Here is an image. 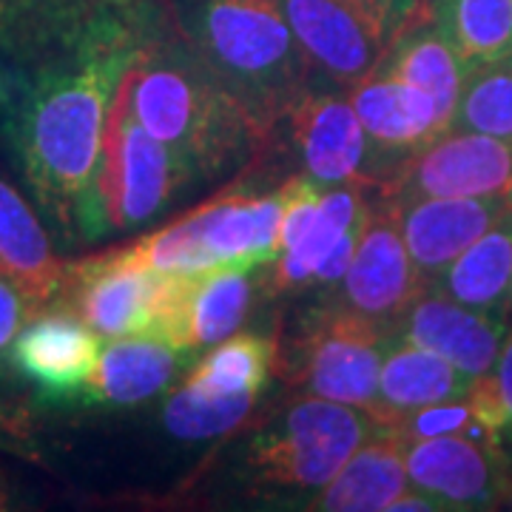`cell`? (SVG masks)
Here are the masks:
<instances>
[{
	"label": "cell",
	"instance_id": "obj_31",
	"mask_svg": "<svg viewBox=\"0 0 512 512\" xmlns=\"http://www.w3.org/2000/svg\"><path fill=\"white\" fill-rule=\"evenodd\" d=\"M464 399L470 404L473 416L495 439L512 436V328L504 336L493 370L476 376Z\"/></svg>",
	"mask_w": 512,
	"mask_h": 512
},
{
	"label": "cell",
	"instance_id": "obj_5",
	"mask_svg": "<svg viewBox=\"0 0 512 512\" xmlns=\"http://www.w3.org/2000/svg\"><path fill=\"white\" fill-rule=\"evenodd\" d=\"M194 183H200L197 174L134 117L126 86L120 83L109 114L103 160V202L111 231L143 228Z\"/></svg>",
	"mask_w": 512,
	"mask_h": 512
},
{
	"label": "cell",
	"instance_id": "obj_23",
	"mask_svg": "<svg viewBox=\"0 0 512 512\" xmlns=\"http://www.w3.org/2000/svg\"><path fill=\"white\" fill-rule=\"evenodd\" d=\"M473 311L507 313L512 288V197L504 214L430 285Z\"/></svg>",
	"mask_w": 512,
	"mask_h": 512
},
{
	"label": "cell",
	"instance_id": "obj_9",
	"mask_svg": "<svg viewBox=\"0 0 512 512\" xmlns=\"http://www.w3.org/2000/svg\"><path fill=\"white\" fill-rule=\"evenodd\" d=\"M251 271L242 265H214L197 274L168 276L151 336L180 353L228 339L254 299Z\"/></svg>",
	"mask_w": 512,
	"mask_h": 512
},
{
	"label": "cell",
	"instance_id": "obj_25",
	"mask_svg": "<svg viewBox=\"0 0 512 512\" xmlns=\"http://www.w3.org/2000/svg\"><path fill=\"white\" fill-rule=\"evenodd\" d=\"M427 9L467 69L512 55V0H427Z\"/></svg>",
	"mask_w": 512,
	"mask_h": 512
},
{
	"label": "cell",
	"instance_id": "obj_32",
	"mask_svg": "<svg viewBox=\"0 0 512 512\" xmlns=\"http://www.w3.org/2000/svg\"><path fill=\"white\" fill-rule=\"evenodd\" d=\"M348 3L382 35L387 46H393V40L404 29L430 15L427 0H348Z\"/></svg>",
	"mask_w": 512,
	"mask_h": 512
},
{
	"label": "cell",
	"instance_id": "obj_13",
	"mask_svg": "<svg viewBox=\"0 0 512 512\" xmlns=\"http://www.w3.org/2000/svg\"><path fill=\"white\" fill-rule=\"evenodd\" d=\"M404 464L410 487L436 498L441 510H487L507 490L498 447L467 436L404 441Z\"/></svg>",
	"mask_w": 512,
	"mask_h": 512
},
{
	"label": "cell",
	"instance_id": "obj_10",
	"mask_svg": "<svg viewBox=\"0 0 512 512\" xmlns=\"http://www.w3.org/2000/svg\"><path fill=\"white\" fill-rule=\"evenodd\" d=\"M285 120L305 174L319 185L379 183L376 160L362 120L350 97L333 92H308L296 100Z\"/></svg>",
	"mask_w": 512,
	"mask_h": 512
},
{
	"label": "cell",
	"instance_id": "obj_34",
	"mask_svg": "<svg viewBox=\"0 0 512 512\" xmlns=\"http://www.w3.org/2000/svg\"><path fill=\"white\" fill-rule=\"evenodd\" d=\"M3 507H6V495L0 493V510H3Z\"/></svg>",
	"mask_w": 512,
	"mask_h": 512
},
{
	"label": "cell",
	"instance_id": "obj_19",
	"mask_svg": "<svg viewBox=\"0 0 512 512\" xmlns=\"http://www.w3.org/2000/svg\"><path fill=\"white\" fill-rule=\"evenodd\" d=\"M214 265L259 268L282 254V194L231 191L194 211Z\"/></svg>",
	"mask_w": 512,
	"mask_h": 512
},
{
	"label": "cell",
	"instance_id": "obj_24",
	"mask_svg": "<svg viewBox=\"0 0 512 512\" xmlns=\"http://www.w3.org/2000/svg\"><path fill=\"white\" fill-rule=\"evenodd\" d=\"M379 69L424 89L436 100L441 117L450 128L458 97H461V86L467 77V66L458 60L456 52L450 49V43L433 26L430 15L421 18L419 23H413L410 29H404L402 35L393 40V46L387 49Z\"/></svg>",
	"mask_w": 512,
	"mask_h": 512
},
{
	"label": "cell",
	"instance_id": "obj_35",
	"mask_svg": "<svg viewBox=\"0 0 512 512\" xmlns=\"http://www.w3.org/2000/svg\"><path fill=\"white\" fill-rule=\"evenodd\" d=\"M510 197H512V191H510ZM510 305H512V288H510Z\"/></svg>",
	"mask_w": 512,
	"mask_h": 512
},
{
	"label": "cell",
	"instance_id": "obj_6",
	"mask_svg": "<svg viewBox=\"0 0 512 512\" xmlns=\"http://www.w3.org/2000/svg\"><path fill=\"white\" fill-rule=\"evenodd\" d=\"M313 319L316 322L299 342L296 379L305 384L308 396L373 413L379 399V370L396 330L342 302Z\"/></svg>",
	"mask_w": 512,
	"mask_h": 512
},
{
	"label": "cell",
	"instance_id": "obj_29",
	"mask_svg": "<svg viewBox=\"0 0 512 512\" xmlns=\"http://www.w3.org/2000/svg\"><path fill=\"white\" fill-rule=\"evenodd\" d=\"M259 393H234V396H208L191 387H180L165 404L163 421L171 436L185 441L214 439L231 433L251 416Z\"/></svg>",
	"mask_w": 512,
	"mask_h": 512
},
{
	"label": "cell",
	"instance_id": "obj_3",
	"mask_svg": "<svg viewBox=\"0 0 512 512\" xmlns=\"http://www.w3.org/2000/svg\"><path fill=\"white\" fill-rule=\"evenodd\" d=\"M177 35L268 137L311 89L285 0H165Z\"/></svg>",
	"mask_w": 512,
	"mask_h": 512
},
{
	"label": "cell",
	"instance_id": "obj_11",
	"mask_svg": "<svg viewBox=\"0 0 512 512\" xmlns=\"http://www.w3.org/2000/svg\"><path fill=\"white\" fill-rule=\"evenodd\" d=\"M427 288L430 285L407 251L390 205L379 214L370 211L348 274L342 276L339 302L396 330L404 311Z\"/></svg>",
	"mask_w": 512,
	"mask_h": 512
},
{
	"label": "cell",
	"instance_id": "obj_26",
	"mask_svg": "<svg viewBox=\"0 0 512 512\" xmlns=\"http://www.w3.org/2000/svg\"><path fill=\"white\" fill-rule=\"evenodd\" d=\"M367 214H370V208L359 197L356 185L322 188L319 220L313 222V228L296 248L279 254V259L271 262V279H274L276 291H293V288L311 285L322 259L336 248V242L345 237L350 225L367 217Z\"/></svg>",
	"mask_w": 512,
	"mask_h": 512
},
{
	"label": "cell",
	"instance_id": "obj_22",
	"mask_svg": "<svg viewBox=\"0 0 512 512\" xmlns=\"http://www.w3.org/2000/svg\"><path fill=\"white\" fill-rule=\"evenodd\" d=\"M180 362V350L157 336H120L103 345L83 396L103 404H140L163 393Z\"/></svg>",
	"mask_w": 512,
	"mask_h": 512
},
{
	"label": "cell",
	"instance_id": "obj_17",
	"mask_svg": "<svg viewBox=\"0 0 512 512\" xmlns=\"http://www.w3.org/2000/svg\"><path fill=\"white\" fill-rule=\"evenodd\" d=\"M100 350L103 339L72 308L55 305L35 313V319L20 328L9 356L37 387L55 396H72L86 390Z\"/></svg>",
	"mask_w": 512,
	"mask_h": 512
},
{
	"label": "cell",
	"instance_id": "obj_33",
	"mask_svg": "<svg viewBox=\"0 0 512 512\" xmlns=\"http://www.w3.org/2000/svg\"><path fill=\"white\" fill-rule=\"evenodd\" d=\"M26 311H29V305H26L23 293L9 279L0 276V353L12 348L15 336L23 328Z\"/></svg>",
	"mask_w": 512,
	"mask_h": 512
},
{
	"label": "cell",
	"instance_id": "obj_7",
	"mask_svg": "<svg viewBox=\"0 0 512 512\" xmlns=\"http://www.w3.org/2000/svg\"><path fill=\"white\" fill-rule=\"evenodd\" d=\"M168 276L131 262L123 251L69 265L60 302L72 308L100 339L151 336ZM57 302V305H60Z\"/></svg>",
	"mask_w": 512,
	"mask_h": 512
},
{
	"label": "cell",
	"instance_id": "obj_28",
	"mask_svg": "<svg viewBox=\"0 0 512 512\" xmlns=\"http://www.w3.org/2000/svg\"><path fill=\"white\" fill-rule=\"evenodd\" d=\"M447 131H476L512 140V55L467 69Z\"/></svg>",
	"mask_w": 512,
	"mask_h": 512
},
{
	"label": "cell",
	"instance_id": "obj_1",
	"mask_svg": "<svg viewBox=\"0 0 512 512\" xmlns=\"http://www.w3.org/2000/svg\"><path fill=\"white\" fill-rule=\"evenodd\" d=\"M165 0H0V128L55 242L111 234L106 131L128 69L168 23Z\"/></svg>",
	"mask_w": 512,
	"mask_h": 512
},
{
	"label": "cell",
	"instance_id": "obj_20",
	"mask_svg": "<svg viewBox=\"0 0 512 512\" xmlns=\"http://www.w3.org/2000/svg\"><path fill=\"white\" fill-rule=\"evenodd\" d=\"M470 384L473 379L447 359H441L439 353L396 336L384 353L379 370V399L370 416L376 419V427H382L419 407L464 399Z\"/></svg>",
	"mask_w": 512,
	"mask_h": 512
},
{
	"label": "cell",
	"instance_id": "obj_21",
	"mask_svg": "<svg viewBox=\"0 0 512 512\" xmlns=\"http://www.w3.org/2000/svg\"><path fill=\"white\" fill-rule=\"evenodd\" d=\"M410 490L404 441L376 430L348 458V464L313 495L311 510L319 512H376L387 510Z\"/></svg>",
	"mask_w": 512,
	"mask_h": 512
},
{
	"label": "cell",
	"instance_id": "obj_8",
	"mask_svg": "<svg viewBox=\"0 0 512 512\" xmlns=\"http://www.w3.org/2000/svg\"><path fill=\"white\" fill-rule=\"evenodd\" d=\"M512 191V140L444 131L416 151L390 180L393 200L495 197Z\"/></svg>",
	"mask_w": 512,
	"mask_h": 512
},
{
	"label": "cell",
	"instance_id": "obj_27",
	"mask_svg": "<svg viewBox=\"0 0 512 512\" xmlns=\"http://www.w3.org/2000/svg\"><path fill=\"white\" fill-rule=\"evenodd\" d=\"M274 365V339H265L256 333H239V336L231 333L185 373L183 384L208 396L262 393Z\"/></svg>",
	"mask_w": 512,
	"mask_h": 512
},
{
	"label": "cell",
	"instance_id": "obj_16",
	"mask_svg": "<svg viewBox=\"0 0 512 512\" xmlns=\"http://www.w3.org/2000/svg\"><path fill=\"white\" fill-rule=\"evenodd\" d=\"M507 313L473 311L427 288L396 322V336L439 353L470 379L490 373L507 336Z\"/></svg>",
	"mask_w": 512,
	"mask_h": 512
},
{
	"label": "cell",
	"instance_id": "obj_15",
	"mask_svg": "<svg viewBox=\"0 0 512 512\" xmlns=\"http://www.w3.org/2000/svg\"><path fill=\"white\" fill-rule=\"evenodd\" d=\"M348 97L373 148L379 183H384V160H399V165H404L416 151L447 131L430 94L382 69L356 83Z\"/></svg>",
	"mask_w": 512,
	"mask_h": 512
},
{
	"label": "cell",
	"instance_id": "obj_30",
	"mask_svg": "<svg viewBox=\"0 0 512 512\" xmlns=\"http://www.w3.org/2000/svg\"><path fill=\"white\" fill-rule=\"evenodd\" d=\"M379 430L382 433H393L396 439L402 441L436 439V436H467V439L481 441V444L498 447V439L473 416L467 399H453V402L419 407L413 413H404L399 419L387 421Z\"/></svg>",
	"mask_w": 512,
	"mask_h": 512
},
{
	"label": "cell",
	"instance_id": "obj_4",
	"mask_svg": "<svg viewBox=\"0 0 512 512\" xmlns=\"http://www.w3.org/2000/svg\"><path fill=\"white\" fill-rule=\"evenodd\" d=\"M376 430V419L362 407L319 396L299 399L248 444L242 458L248 481L271 493H316Z\"/></svg>",
	"mask_w": 512,
	"mask_h": 512
},
{
	"label": "cell",
	"instance_id": "obj_2",
	"mask_svg": "<svg viewBox=\"0 0 512 512\" xmlns=\"http://www.w3.org/2000/svg\"><path fill=\"white\" fill-rule=\"evenodd\" d=\"M171 18V15H168ZM134 117L171 148L200 183L237 171L265 134L168 20L123 80Z\"/></svg>",
	"mask_w": 512,
	"mask_h": 512
},
{
	"label": "cell",
	"instance_id": "obj_12",
	"mask_svg": "<svg viewBox=\"0 0 512 512\" xmlns=\"http://www.w3.org/2000/svg\"><path fill=\"white\" fill-rule=\"evenodd\" d=\"M285 12L311 74L333 86L353 89L367 80L390 49L348 0H285Z\"/></svg>",
	"mask_w": 512,
	"mask_h": 512
},
{
	"label": "cell",
	"instance_id": "obj_18",
	"mask_svg": "<svg viewBox=\"0 0 512 512\" xmlns=\"http://www.w3.org/2000/svg\"><path fill=\"white\" fill-rule=\"evenodd\" d=\"M0 276L26 299L29 311L55 308L66 288L69 262L57 259L52 234L35 205L0 174Z\"/></svg>",
	"mask_w": 512,
	"mask_h": 512
},
{
	"label": "cell",
	"instance_id": "obj_14",
	"mask_svg": "<svg viewBox=\"0 0 512 512\" xmlns=\"http://www.w3.org/2000/svg\"><path fill=\"white\" fill-rule=\"evenodd\" d=\"M510 202V194L495 197H419L390 200L407 251L419 274L433 285L461 251H467Z\"/></svg>",
	"mask_w": 512,
	"mask_h": 512
}]
</instances>
